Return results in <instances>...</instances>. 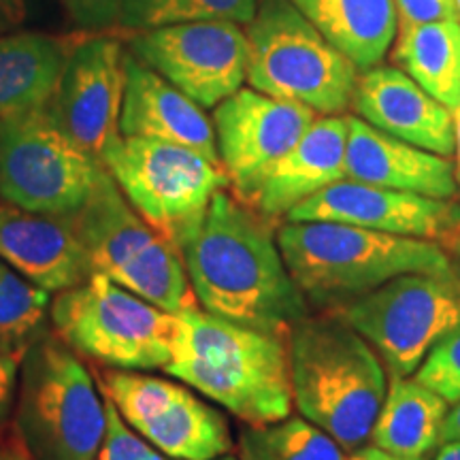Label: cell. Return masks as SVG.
<instances>
[{"mask_svg": "<svg viewBox=\"0 0 460 460\" xmlns=\"http://www.w3.org/2000/svg\"><path fill=\"white\" fill-rule=\"evenodd\" d=\"M0 258L45 292H62L92 275L71 217L0 205Z\"/></svg>", "mask_w": 460, "mask_h": 460, "instance_id": "44dd1931", "label": "cell"}, {"mask_svg": "<svg viewBox=\"0 0 460 460\" xmlns=\"http://www.w3.org/2000/svg\"><path fill=\"white\" fill-rule=\"evenodd\" d=\"M273 220L226 190L177 243L205 312L250 329L290 335L309 303L288 271Z\"/></svg>", "mask_w": 460, "mask_h": 460, "instance_id": "6da1fadb", "label": "cell"}, {"mask_svg": "<svg viewBox=\"0 0 460 460\" xmlns=\"http://www.w3.org/2000/svg\"><path fill=\"white\" fill-rule=\"evenodd\" d=\"M49 307V292L0 258V354L24 356L45 332Z\"/></svg>", "mask_w": 460, "mask_h": 460, "instance_id": "4316f807", "label": "cell"}, {"mask_svg": "<svg viewBox=\"0 0 460 460\" xmlns=\"http://www.w3.org/2000/svg\"><path fill=\"white\" fill-rule=\"evenodd\" d=\"M450 402L416 377H393L376 420L371 444L402 458H424L441 444Z\"/></svg>", "mask_w": 460, "mask_h": 460, "instance_id": "cb8c5ba5", "label": "cell"}, {"mask_svg": "<svg viewBox=\"0 0 460 460\" xmlns=\"http://www.w3.org/2000/svg\"><path fill=\"white\" fill-rule=\"evenodd\" d=\"M413 377L450 405L460 401V322L430 348Z\"/></svg>", "mask_w": 460, "mask_h": 460, "instance_id": "f1b7e54d", "label": "cell"}, {"mask_svg": "<svg viewBox=\"0 0 460 460\" xmlns=\"http://www.w3.org/2000/svg\"><path fill=\"white\" fill-rule=\"evenodd\" d=\"M456 3V11H458V22H460V0H454Z\"/></svg>", "mask_w": 460, "mask_h": 460, "instance_id": "ab89813d", "label": "cell"}, {"mask_svg": "<svg viewBox=\"0 0 460 460\" xmlns=\"http://www.w3.org/2000/svg\"><path fill=\"white\" fill-rule=\"evenodd\" d=\"M66 56L65 41L48 34L0 37V126L51 105Z\"/></svg>", "mask_w": 460, "mask_h": 460, "instance_id": "7402d4cb", "label": "cell"}, {"mask_svg": "<svg viewBox=\"0 0 460 460\" xmlns=\"http://www.w3.org/2000/svg\"><path fill=\"white\" fill-rule=\"evenodd\" d=\"M24 356L0 354V430L15 407L17 384H20V367Z\"/></svg>", "mask_w": 460, "mask_h": 460, "instance_id": "d6a6232c", "label": "cell"}, {"mask_svg": "<svg viewBox=\"0 0 460 460\" xmlns=\"http://www.w3.org/2000/svg\"><path fill=\"white\" fill-rule=\"evenodd\" d=\"M348 460H360V454H354V456H349Z\"/></svg>", "mask_w": 460, "mask_h": 460, "instance_id": "60d3db41", "label": "cell"}, {"mask_svg": "<svg viewBox=\"0 0 460 460\" xmlns=\"http://www.w3.org/2000/svg\"><path fill=\"white\" fill-rule=\"evenodd\" d=\"M132 209L172 245L186 237L220 190L230 186L222 164L175 143L118 135L102 152Z\"/></svg>", "mask_w": 460, "mask_h": 460, "instance_id": "9c48e42d", "label": "cell"}, {"mask_svg": "<svg viewBox=\"0 0 460 460\" xmlns=\"http://www.w3.org/2000/svg\"><path fill=\"white\" fill-rule=\"evenodd\" d=\"M292 4L360 73L382 65L399 31L394 0H292Z\"/></svg>", "mask_w": 460, "mask_h": 460, "instance_id": "603a6c76", "label": "cell"}, {"mask_svg": "<svg viewBox=\"0 0 460 460\" xmlns=\"http://www.w3.org/2000/svg\"><path fill=\"white\" fill-rule=\"evenodd\" d=\"M315 118L318 113L309 107L273 99L254 88H241L216 105L211 122L217 154L234 197L243 200Z\"/></svg>", "mask_w": 460, "mask_h": 460, "instance_id": "5bb4252c", "label": "cell"}, {"mask_svg": "<svg viewBox=\"0 0 460 460\" xmlns=\"http://www.w3.org/2000/svg\"><path fill=\"white\" fill-rule=\"evenodd\" d=\"M49 320L75 354L124 371H164L177 329V314L99 273L58 292Z\"/></svg>", "mask_w": 460, "mask_h": 460, "instance_id": "ba28073f", "label": "cell"}, {"mask_svg": "<svg viewBox=\"0 0 460 460\" xmlns=\"http://www.w3.org/2000/svg\"><path fill=\"white\" fill-rule=\"evenodd\" d=\"M216 460H239V458H237V456H230V454H224V456L216 458Z\"/></svg>", "mask_w": 460, "mask_h": 460, "instance_id": "f35d334b", "label": "cell"}, {"mask_svg": "<svg viewBox=\"0 0 460 460\" xmlns=\"http://www.w3.org/2000/svg\"><path fill=\"white\" fill-rule=\"evenodd\" d=\"M102 169L62 128L51 107L0 126V199L31 214L73 217Z\"/></svg>", "mask_w": 460, "mask_h": 460, "instance_id": "30bf717a", "label": "cell"}, {"mask_svg": "<svg viewBox=\"0 0 460 460\" xmlns=\"http://www.w3.org/2000/svg\"><path fill=\"white\" fill-rule=\"evenodd\" d=\"M278 245L309 307L337 312L402 273H450L452 256L429 239L339 222L284 220Z\"/></svg>", "mask_w": 460, "mask_h": 460, "instance_id": "277c9868", "label": "cell"}, {"mask_svg": "<svg viewBox=\"0 0 460 460\" xmlns=\"http://www.w3.org/2000/svg\"><path fill=\"white\" fill-rule=\"evenodd\" d=\"M245 34L252 88L298 102L318 115H343L352 107L360 71L322 37L292 0H258Z\"/></svg>", "mask_w": 460, "mask_h": 460, "instance_id": "52a82bcc", "label": "cell"}, {"mask_svg": "<svg viewBox=\"0 0 460 460\" xmlns=\"http://www.w3.org/2000/svg\"><path fill=\"white\" fill-rule=\"evenodd\" d=\"M256 9L258 0H124L118 24L132 32L192 22L250 24Z\"/></svg>", "mask_w": 460, "mask_h": 460, "instance_id": "83f0119b", "label": "cell"}, {"mask_svg": "<svg viewBox=\"0 0 460 460\" xmlns=\"http://www.w3.org/2000/svg\"><path fill=\"white\" fill-rule=\"evenodd\" d=\"M444 441H460V401L447 410L444 429H441V444Z\"/></svg>", "mask_w": 460, "mask_h": 460, "instance_id": "836d02e7", "label": "cell"}, {"mask_svg": "<svg viewBox=\"0 0 460 460\" xmlns=\"http://www.w3.org/2000/svg\"><path fill=\"white\" fill-rule=\"evenodd\" d=\"M352 107L360 119L439 156L454 154V111L396 66L362 71Z\"/></svg>", "mask_w": 460, "mask_h": 460, "instance_id": "d6986e66", "label": "cell"}, {"mask_svg": "<svg viewBox=\"0 0 460 460\" xmlns=\"http://www.w3.org/2000/svg\"><path fill=\"white\" fill-rule=\"evenodd\" d=\"M92 273L180 314L199 305L175 245L132 209L105 166L85 205L71 217Z\"/></svg>", "mask_w": 460, "mask_h": 460, "instance_id": "8992f818", "label": "cell"}, {"mask_svg": "<svg viewBox=\"0 0 460 460\" xmlns=\"http://www.w3.org/2000/svg\"><path fill=\"white\" fill-rule=\"evenodd\" d=\"M99 379L128 429L166 456L216 460L233 450L228 420L186 384L124 369H107Z\"/></svg>", "mask_w": 460, "mask_h": 460, "instance_id": "7c38bea8", "label": "cell"}, {"mask_svg": "<svg viewBox=\"0 0 460 460\" xmlns=\"http://www.w3.org/2000/svg\"><path fill=\"white\" fill-rule=\"evenodd\" d=\"M284 220L352 224L447 245L460 230V200L429 199L341 180L303 200Z\"/></svg>", "mask_w": 460, "mask_h": 460, "instance_id": "9a60e30c", "label": "cell"}, {"mask_svg": "<svg viewBox=\"0 0 460 460\" xmlns=\"http://www.w3.org/2000/svg\"><path fill=\"white\" fill-rule=\"evenodd\" d=\"M454 154H456L454 172H456V183H458V192H460V107L454 109Z\"/></svg>", "mask_w": 460, "mask_h": 460, "instance_id": "d590c367", "label": "cell"}, {"mask_svg": "<svg viewBox=\"0 0 460 460\" xmlns=\"http://www.w3.org/2000/svg\"><path fill=\"white\" fill-rule=\"evenodd\" d=\"M393 62L450 111L460 107L458 20L401 24L393 43Z\"/></svg>", "mask_w": 460, "mask_h": 460, "instance_id": "d4e9b609", "label": "cell"}, {"mask_svg": "<svg viewBox=\"0 0 460 460\" xmlns=\"http://www.w3.org/2000/svg\"><path fill=\"white\" fill-rule=\"evenodd\" d=\"M130 54L203 109L220 105L247 82L250 43L237 22H192L137 32Z\"/></svg>", "mask_w": 460, "mask_h": 460, "instance_id": "4fadbf2b", "label": "cell"}, {"mask_svg": "<svg viewBox=\"0 0 460 460\" xmlns=\"http://www.w3.org/2000/svg\"><path fill=\"white\" fill-rule=\"evenodd\" d=\"M337 312L373 345L390 376L410 377L460 322V278L402 273Z\"/></svg>", "mask_w": 460, "mask_h": 460, "instance_id": "8fae6325", "label": "cell"}, {"mask_svg": "<svg viewBox=\"0 0 460 460\" xmlns=\"http://www.w3.org/2000/svg\"><path fill=\"white\" fill-rule=\"evenodd\" d=\"M360 460H427V456L424 458H402V456H393V454L388 452H382L377 450V447H365V450H360Z\"/></svg>", "mask_w": 460, "mask_h": 460, "instance_id": "8d00e7d4", "label": "cell"}, {"mask_svg": "<svg viewBox=\"0 0 460 460\" xmlns=\"http://www.w3.org/2000/svg\"><path fill=\"white\" fill-rule=\"evenodd\" d=\"M0 460H32L31 454L26 452L24 444L20 437H11V439L0 441Z\"/></svg>", "mask_w": 460, "mask_h": 460, "instance_id": "e575fe53", "label": "cell"}, {"mask_svg": "<svg viewBox=\"0 0 460 460\" xmlns=\"http://www.w3.org/2000/svg\"><path fill=\"white\" fill-rule=\"evenodd\" d=\"M71 20L85 31H105L118 24L124 0H62Z\"/></svg>", "mask_w": 460, "mask_h": 460, "instance_id": "4dcf8cb0", "label": "cell"}, {"mask_svg": "<svg viewBox=\"0 0 460 460\" xmlns=\"http://www.w3.org/2000/svg\"><path fill=\"white\" fill-rule=\"evenodd\" d=\"M15 430L32 460H99L107 402L82 356L48 331L26 349L15 396Z\"/></svg>", "mask_w": 460, "mask_h": 460, "instance_id": "5b68a950", "label": "cell"}, {"mask_svg": "<svg viewBox=\"0 0 460 460\" xmlns=\"http://www.w3.org/2000/svg\"><path fill=\"white\" fill-rule=\"evenodd\" d=\"M394 9L399 26L458 20L454 0H394Z\"/></svg>", "mask_w": 460, "mask_h": 460, "instance_id": "1f68e13d", "label": "cell"}, {"mask_svg": "<svg viewBox=\"0 0 460 460\" xmlns=\"http://www.w3.org/2000/svg\"><path fill=\"white\" fill-rule=\"evenodd\" d=\"M292 401L345 452L358 454L388 393L386 367L339 312L307 315L288 335Z\"/></svg>", "mask_w": 460, "mask_h": 460, "instance_id": "3957f363", "label": "cell"}, {"mask_svg": "<svg viewBox=\"0 0 460 460\" xmlns=\"http://www.w3.org/2000/svg\"><path fill=\"white\" fill-rule=\"evenodd\" d=\"M107 402V433L102 441L99 460H177L171 458L149 446L146 439H141L135 430L128 429L113 402L105 396Z\"/></svg>", "mask_w": 460, "mask_h": 460, "instance_id": "f546056e", "label": "cell"}, {"mask_svg": "<svg viewBox=\"0 0 460 460\" xmlns=\"http://www.w3.org/2000/svg\"><path fill=\"white\" fill-rule=\"evenodd\" d=\"M345 180L429 199L460 194L450 158L390 137L358 115H348Z\"/></svg>", "mask_w": 460, "mask_h": 460, "instance_id": "ffe728a7", "label": "cell"}, {"mask_svg": "<svg viewBox=\"0 0 460 460\" xmlns=\"http://www.w3.org/2000/svg\"><path fill=\"white\" fill-rule=\"evenodd\" d=\"M435 460H460V441H444V444H439Z\"/></svg>", "mask_w": 460, "mask_h": 460, "instance_id": "74e56055", "label": "cell"}, {"mask_svg": "<svg viewBox=\"0 0 460 460\" xmlns=\"http://www.w3.org/2000/svg\"><path fill=\"white\" fill-rule=\"evenodd\" d=\"M348 115H318L290 152L258 180L243 199L258 214L278 222L320 190L345 180Z\"/></svg>", "mask_w": 460, "mask_h": 460, "instance_id": "e0dca14e", "label": "cell"}, {"mask_svg": "<svg viewBox=\"0 0 460 460\" xmlns=\"http://www.w3.org/2000/svg\"><path fill=\"white\" fill-rule=\"evenodd\" d=\"M164 371L250 427L284 420L295 405L288 335L250 329L199 305L177 314Z\"/></svg>", "mask_w": 460, "mask_h": 460, "instance_id": "7a4b0ae2", "label": "cell"}, {"mask_svg": "<svg viewBox=\"0 0 460 460\" xmlns=\"http://www.w3.org/2000/svg\"><path fill=\"white\" fill-rule=\"evenodd\" d=\"M239 460H348L329 433L303 416L247 427L239 435Z\"/></svg>", "mask_w": 460, "mask_h": 460, "instance_id": "484cf974", "label": "cell"}, {"mask_svg": "<svg viewBox=\"0 0 460 460\" xmlns=\"http://www.w3.org/2000/svg\"><path fill=\"white\" fill-rule=\"evenodd\" d=\"M126 54L115 39L92 37L68 49L51 111L73 141L101 160L119 135Z\"/></svg>", "mask_w": 460, "mask_h": 460, "instance_id": "2e32d148", "label": "cell"}, {"mask_svg": "<svg viewBox=\"0 0 460 460\" xmlns=\"http://www.w3.org/2000/svg\"><path fill=\"white\" fill-rule=\"evenodd\" d=\"M124 65L119 135L175 143L222 164L214 122L207 118L205 109L137 56L126 54Z\"/></svg>", "mask_w": 460, "mask_h": 460, "instance_id": "ac0fdd59", "label": "cell"}]
</instances>
